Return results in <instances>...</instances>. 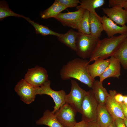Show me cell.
Listing matches in <instances>:
<instances>
[{"label": "cell", "instance_id": "cell-1", "mask_svg": "<svg viewBox=\"0 0 127 127\" xmlns=\"http://www.w3.org/2000/svg\"><path fill=\"white\" fill-rule=\"evenodd\" d=\"M89 61L80 58L74 59L64 65L60 70V75L62 79L71 78L76 79L91 88L95 79L89 73L88 67Z\"/></svg>", "mask_w": 127, "mask_h": 127}, {"label": "cell", "instance_id": "cell-2", "mask_svg": "<svg viewBox=\"0 0 127 127\" xmlns=\"http://www.w3.org/2000/svg\"><path fill=\"white\" fill-rule=\"evenodd\" d=\"M127 37L126 33L100 39L90 58V62L98 59H105L112 56Z\"/></svg>", "mask_w": 127, "mask_h": 127}, {"label": "cell", "instance_id": "cell-3", "mask_svg": "<svg viewBox=\"0 0 127 127\" xmlns=\"http://www.w3.org/2000/svg\"><path fill=\"white\" fill-rule=\"evenodd\" d=\"M100 40L90 34L78 32L76 42L75 52L80 58H90Z\"/></svg>", "mask_w": 127, "mask_h": 127}, {"label": "cell", "instance_id": "cell-4", "mask_svg": "<svg viewBox=\"0 0 127 127\" xmlns=\"http://www.w3.org/2000/svg\"><path fill=\"white\" fill-rule=\"evenodd\" d=\"M98 104L92 90L87 91L80 109L82 120L87 123L96 121Z\"/></svg>", "mask_w": 127, "mask_h": 127}, {"label": "cell", "instance_id": "cell-5", "mask_svg": "<svg viewBox=\"0 0 127 127\" xmlns=\"http://www.w3.org/2000/svg\"><path fill=\"white\" fill-rule=\"evenodd\" d=\"M51 81L48 80L41 87H35L36 95L46 94L50 96L55 103L52 112H55L65 103V97L66 95L65 91L63 90L56 91L50 87Z\"/></svg>", "mask_w": 127, "mask_h": 127}, {"label": "cell", "instance_id": "cell-6", "mask_svg": "<svg viewBox=\"0 0 127 127\" xmlns=\"http://www.w3.org/2000/svg\"><path fill=\"white\" fill-rule=\"evenodd\" d=\"M71 91L66 95L65 103L80 113L82 103L87 91L82 89L76 81L71 79Z\"/></svg>", "mask_w": 127, "mask_h": 127}, {"label": "cell", "instance_id": "cell-7", "mask_svg": "<svg viewBox=\"0 0 127 127\" xmlns=\"http://www.w3.org/2000/svg\"><path fill=\"white\" fill-rule=\"evenodd\" d=\"M24 79L31 85L36 87L41 86L48 80L46 69L38 66L29 69Z\"/></svg>", "mask_w": 127, "mask_h": 127}, {"label": "cell", "instance_id": "cell-8", "mask_svg": "<svg viewBox=\"0 0 127 127\" xmlns=\"http://www.w3.org/2000/svg\"><path fill=\"white\" fill-rule=\"evenodd\" d=\"M77 111L65 103L55 113L59 121L64 127H73L76 123Z\"/></svg>", "mask_w": 127, "mask_h": 127}, {"label": "cell", "instance_id": "cell-9", "mask_svg": "<svg viewBox=\"0 0 127 127\" xmlns=\"http://www.w3.org/2000/svg\"><path fill=\"white\" fill-rule=\"evenodd\" d=\"M85 9L80 8L77 11L61 13L55 18L64 26H67L78 29V25Z\"/></svg>", "mask_w": 127, "mask_h": 127}, {"label": "cell", "instance_id": "cell-10", "mask_svg": "<svg viewBox=\"0 0 127 127\" xmlns=\"http://www.w3.org/2000/svg\"><path fill=\"white\" fill-rule=\"evenodd\" d=\"M14 89L21 100L24 103L29 104L34 101L36 95L35 87L28 83L24 79L17 83Z\"/></svg>", "mask_w": 127, "mask_h": 127}, {"label": "cell", "instance_id": "cell-11", "mask_svg": "<svg viewBox=\"0 0 127 127\" xmlns=\"http://www.w3.org/2000/svg\"><path fill=\"white\" fill-rule=\"evenodd\" d=\"M102 10L108 17L117 24L122 26L127 23V11L122 7L103 8Z\"/></svg>", "mask_w": 127, "mask_h": 127}, {"label": "cell", "instance_id": "cell-12", "mask_svg": "<svg viewBox=\"0 0 127 127\" xmlns=\"http://www.w3.org/2000/svg\"><path fill=\"white\" fill-rule=\"evenodd\" d=\"M116 93V91L114 90L109 91V95L106 99L104 104L107 111L114 120L118 118L123 119L125 117L120 103L117 102L114 98Z\"/></svg>", "mask_w": 127, "mask_h": 127}, {"label": "cell", "instance_id": "cell-13", "mask_svg": "<svg viewBox=\"0 0 127 127\" xmlns=\"http://www.w3.org/2000/svg\"><path fill=\"white\" fill-rule=\"evenodd\" d=\"M101 20L102 24L103 31L108 37L113 36L116 34L120 35L127 33V26L118 25L105 15L101 17Z\"/></svg>", "mask_w": 127, "mask_h": 127}, {"label": "cell", "instance_id": "cell-14", "mask_svg": "<svg viewBox=\"0 0 127 127\" xmlns=\"http://www.w3.org/2000/svg\"><path fill=\"white\" fill-rule=\"evenodd\" d=\"M109 64L104 72L99 77V81L101 82L108 78H119L121 75V64L119 61L112 56L109 58Z\"/></svg>", "mask_w": 127, "mask_h": 127}, {"label": "cell", "instance_id": "cell-15", "mask_svg": "<svg viewBox=\"0 0 127 127\" xmlns=\"http://www.w3.org/2000/svg\"><path fill=\"white\" fill-rule=\"evenodd\" d=\"M110 61V59H98L94 61L93 63L89 64L88 67V69L92 77L95 79L96 77H99L108 66Z\"/></svg>", "mask_w": 127, "mask_h": 127}, {"label": "cell", "instance_id": "cell-16", "mask_svg": "<svg viewBox=\"0 0 127 127\" xmlns=\"http://www.w3.org/2000/svg\"><path fill=\"white\" fill-rule=\"evenodd\" d=\"M114 120L107 111L104 104H99L96 121L100 127H108Z\"/></svg>", "mask_w": 127, "mask_h": 127}, {"label": "cell", "instance_id": "cell-17", "mask_svg": "<svg viewBox=\"0 0 127 127\" xmlns=\"http://www.w3.org/2000/svg\"><path fill=\"white\" fill-rule=\"evenodd\" d=\"M36 123L49 127H64L58 120L55 113L48 110L44 111L42 116L36 121Z\"/></svg>", "mask_w": 127, "mask_h": 127}, {"label": "cell", "instance_id": "cell-18", "mask_svg": "<svg viewBox=\"0 0 127 127\" xmlns=\"http://www.w3.org/2000/svg\"><path fill=\"white\" fill-rule=\"evenodd\" d=\"M101 17L90 12L89 21L90 35L97 38H99L103 31Z\"/></svg>", "mask_w": 127, "mask_h": 127}, {"label": "cell", "instance_id": "cell-19", "mask_svg": "<svg viewBox=\"0 0 127 127\" xmlns=\"http://www.w3.org/2000/svg\"><path fill=\"white\" fill-rule=\"evenodd\" d=\"M91 88L98 104H104L106 99L109 94L106 88L103 86V82L95 80Z\"/></svg>", "mask_w": 127, "mask_h": 127}, {"label": "cell", "instance_id": "cell-20", "mask_svg": "<svg viewBox=\"0 0 127 127\" xmlns=\"http://www.w3.org/2000/svg\"><path fill=\"white\" fill-rule=\"evenodd\" d=\"M78 32L71 29L66 33L57 36L58 40L72 50H76V40Z\"/></svg>", "mask_w": 127, "mask_h": 127}, {"label": "cell", "instance_id": "cell-21", "mask_svg": "<svg viewBox=\"0 0 127 127\" xmlns=\"http://www.w3.org/2000/svg\"><path fill=\"white\" fill-rule=\"evenodd\" d=\"M80 1V5L76 7L77 9L83 8L88 10L90 13L100 16L96 13L95 9L101 7L105 4L104 0H81Z\"/></svg>", "mask_w": 127, "mask_h": 127}, {"label": "cell", "instance_id": "cell-22", "mask_svg": "<svg viewBox=\"0 0 127 127\" xmlns=\"http://www.w3.org/2000/svg\"><path fill=\"white\" fill-rule=\"evenodd\" d=\"M67 8L57 0H55L50 7L41 14V17L42 18L44 19L51 18H55L62 11Z\"/></svg>", "mask_w": 127, "mask_h": 127}, {"label": "cell", "instance_id": "cell-23", "mask_svg": "<svg viewBox=\"0 0 127 127\" xmlns=\"http://www.w3.org/2000/svg\"><path fill=\"white\" fill-rule=\"evenodd\" d=\"M119 61L124 69H127V37L122 42L112 56Z\"/></svg>", "mask_w": 127, "mask_h": 127}, {"label": "cell", "instance_id": "cell-24", "mask_svg": "<svg viewBox=\"0 0 127 127\" xmlns=\"http://www.w3.org/2000/svg\"><path fill=\"white\" fill-rule=\"evenodd\" d=\"M15 16L22 17L27 20L29 18L24 16L22 15L16 13L9 8L7 2L4 0L0 1V20H3L5 18L9 16Z\"/></svg>", "mask_w": 127, "mask_h": 127}, {"label": "cell", "instance_id": "cell-25", "mask_svg": "<svg viewBox=\"0 0 127 127\" xmlns=\"http://www.w3.org/2000/svg\"><path fill=\"white\" fill-rule=\"evenodd\" d=\"M90 12L85 9L78 28V32L87 34H90L89 21Z\"/></svg>", "mask_w": 127, "mask_h": 127}, {"label": "cell", "instance_id": "cell-26", "mask_svg": "<svg viewBox=\"0 0 127 127\" xmlns=\"http://www.w3.org/2000/svg\"><path fill=\"white\" fill-rule=\"evenodd\" d=\"M27 20L34 27L36 33L37 34H40L43 36L52 35L57 37L60 36L61 34L51 30L47 27L40 24L31 20L29 18Z\"/></svg>", "mask_w": 127, "mask_h": 127}, {"label": "cell", "instance_id": "cell-27", "mask_svg": "<svg viewBox=\"0 0 127 127\" xmlns=\"http://www.w3.org/2000/svg\"><path fill=\"white\" fill-rule=\"evenodd\" d=\"M63 5L66 8L77 7L80 4V1L78 0H57Z\"/></svg>", "mask_w": 127, "mask_h": 127}, {"label": "cell", "instance_id": "cell-28", "mask_svg": "<svg viewBox=\"0 0 127 127\" xmlns=\"http://www.w3.org/2000/svg\"><path fill=\"white\" fill-rule=\"evenodd\" d=\"M114 120L116 127H126L123 119L118 118Z\"/></svg>", "mask_w": 127, "mask_h": 127}, {"label": "cell", "instance_id": "cell-29", "mask_svg": "<svg viewBox=\"0 0 127 127\" xmlns=\"http://www.w3.org/2000/svg\"><path fill=\"white\" fill-rule=\"evenodd\" d=\"M115 100L119 103L123 102L124 96L121 94L116 93L114 96Z\"/></svg>", "mask_w": 127, "mask_h": 127}, {"label": "cell", "instance_id": "cell-30", "mask_svg": "<svg viewBox=\"0 0 127 127\" xmlns=\"http://www.w3.org/2000/svg\"><path fill=\"white\" fill-rule=\"evenodd\" d=\"M73 127H88V123L82 120L79 122H76Z\"/></svg>", "mask_w": 127, "mask_h": 127}, {"label": "cell", "instance_id": "cell-31", "mask_svg": "<svg viewBox=\"0 0 127 127\" xmlns=\"http://www.w3.org/2000/svg\"><path fill=\"white\" fill-rule=\"evenodd\" d=\"M123 115L127 119V107L123 102L120 103Z\"/></svg>", "mask_w": 127, "mask_h": 127}, {"label": "cell", "instance_id": "cell-32", "mask_svg": "<svg viewBox=\"0 0 127 127\" xmlns=\"http://www.w3.org/2000/svg\"><path fill=\"white\" fill-rule=\"evenodd\" d=\"M88 127H100L96 121H93L88 123Z\"/></svg>", "mask_w": 127, "mask_h": 127}, {"label": "cell", "instance_id": "cell-33", "mask_svg": "<svg viewBox=\"0 0 127 127\" xmlns=\"http://www.w3.org/2000/svg\"><path fill=\"white\" fill-rule=\"evenodd\" d=\"M121 6L127 11V0H122Z\"/></svg>", "mask_w": 127, "mask_h": 127}, {"label": "cell", "instance_id": "cell-34", "mask_svg": "<svg viewBox=\"0 0 127 127\" xmlns=\"http://www.w3.org/2000/svg\"><path fill=\"white\" fill-rule=\"evenodd\" d=\"M123 102L127 107V96H124Z\"/></svg>", "mask_w": 127, "mask_h": 127}, {"label": "cell", "instance_id": "cell-35", "mask_svg": "<svg viewBox=\"0 0 127 127\" xmlns=\"http://www.w3.org/2000/svg\"><path fill=\"white\" fill-rule=\"evenodd\" d=\"M108 127H116L114 120L111 124Z\"/></svg>", "mask_w": 127, "mask_h": 127}, {"label": "cell", "instance_id": "cell-36", "mask_svg": "<svg viewBox=\"0 0 127 127\" xmlns=\"http://www.w3.org/2000/svg\"><path fill=\"white\" fill-rule=\"evenodd\" d=\"M123 121L126 127H127V119L125 118L123 119Z\"/></svg>", "mask_w": 127, "mask_h": 127}]
</instances>
